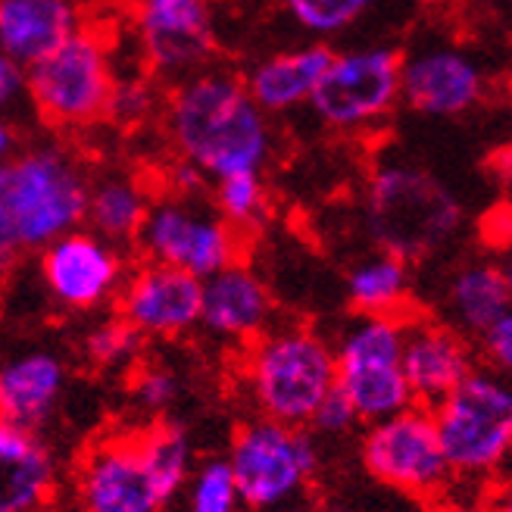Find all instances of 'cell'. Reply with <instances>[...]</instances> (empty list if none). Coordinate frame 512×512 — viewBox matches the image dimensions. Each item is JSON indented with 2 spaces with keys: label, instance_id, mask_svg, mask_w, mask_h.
<instances>
[{
  "label": "cell",
  "instance_id": "obj_1",
  "mask_svg": "<svg viewBox=\"0 0 512 512\" xmlns=\"http://www.w3.org/2000/svg\"><path fill=\"white\" fill-rule=\"evenodd\" d=\"M166 138L178 160L216 182L238 172H263L272 160V122L253 104L241 75L203 66L175 82L163 100Z\"/></svg>",
  "mask_w": 512,
  "mask_h": 512
},
{
  "label": "cell",
  "instance_id": "obj_2",
  "mask_svg": "<svg viewBox=\"0 0 512 512\" xmlns=\"http://www.w3.org/2000/svg\"><path fill=\"white\" fill-rule=\"evenodd\" d=\"M466 222L456 191L431 169L409 160L378 163L363 191V225L375 250L406 263L441 253Z\"/></svg>",
  "mask_w": 512,
  "mask_h": 512
},
{
  "label": "cell",
  "instance_id": "obj_3",
  "mask_svg": "<svg viewBox=\"0 0 512 512\" xmlns=\"http://www.w3.org/2000/svg\"><path fill=\"white\" fill-rule=\"evenodd\" d=\"M91 175L79 153L44 141L19 147L0 163V207L22 250H44L85 225Z\"/></svg>",
  "mask_w": 512,
  "mask_h": 512
},
{
  "label": "cell",
  "instance_id": "obj_4",
  "mask_svg": "<svg viewBox=\"0 0 512 512\" xmlns=\"http://www.w3.org/2000/svg\"><path fill=\"white\" fill-rule=\"evenodd\" d=\"M244 384L263 419L306 428L335 391V350L310 325H272L247 344Z\"/></svg>",
  "mask_w": 512,
  "mask_h": 512
},
{
  "label": "cell",
  "instance_id": "obj_5",
  "mask_svg": "<svg viewBox=\"0 0 512 512\" xmlns=\"http://www.w3.org/2000/svg\"><path fill=\"white\" fill-rule=\"evenodd\" d=\"M116 75L119 69L107 38L82 25L75 35L25 66V97L44 125L82 132L107 119Z\"/></svg>",
  "mask_w": 512,
  "mask_h": 512
},
{
  "label": "cell",
  "instance_id": "obj_6",
  "mask_svg": "<svg viewBox=\"0 0 512 512\" xmlns=\"http://www.w3.org/2000/svg\"><path fill=\"white\" fill-rule=\"evenodd\" d=\"M441 450L453 475L488 478L512 456V381L494 369H472L463 384L431 406Z\"/></svg>",
  "mask_w": 512,
  "mask_h": 512
},
{
  "label": "cell",
  "instance_id": "obj_7",
  "mask_svg": "<svg viewBox=\"0 0 512 512\" xmlns=\"http://www.w3.org/2000/svg\"><path fill=\"white\" fill-rule=\"evenodd\" d=\"M403 328L406 316H360L344 328L335 350V391L353 406L356 419L372 425L413 406L403 375Z\"/></svg>",
  "mask_w": 512,
  "mask_h": 512
},
{
  "label": "cell",
  "instance_id": "obj_8",
  "mask_svg": "<svg viewBox=\"0 0 512 512\" xmlns=\"http://www.w3.org/2000/svg\"><path fill=\"white\" fill-rule=\"evenodd\" d=\"M228 466L250 512L300 503L319 472V444L310 428L256 416L228 444Z\"/></svg>",
  "mask_w": 512,
  "mask_h": 512
},
{
  "label": "cell",
  "instance_id": "obj_9",
  "mask_svg": "<svg viewBox=\"0 0 512 512\" xmlns=\"http://www.w3.org/2000/svg\"><path fill=\"white\" fill-rule=\"evenodd\" d=\"M400 107V47L363 41L331 50V60L310 97V110L341 135L372 132Z\"/></svg>",
  "mask_w": 512,
  "mask_h": 512
},
{
  "label": "cell",
  "instance_id": "obj_10",
  "mask_svg": "<svg viewBox=\"0 0 512 512\" xmlns=\"http://www.w3.org/2000/svg\"><path fill=\"white\" fill-rule=\"evenodd\" d=\"M135 247L147 263L182 269L203 281L241 260L244 238L200 197L163 194L150 200Z\"/></svg>",
  "mask_w": 512,
  "mask_h": 512
},
{
  "label": "cell",
  "instance_id": "obj_11",
  "mask_svg": "<svg viewBox=\"0 0 512 512\" xmlns=\"http://www.w3.org/2000/svg\"><path fill=\"white\" fill-rule=\"evenodd\" d=\"M360 459L381 488L409 497L438 494L453 475L431 409L419 403L366 425L360 438Z\"/></svg>",
  "mask_w": 512,
  "mask_h": 512
},
{
  "label": "cell",
  "instance_id": "obj_12",
  "mask_svg": "<svg viewBox=\"0 0 512 512\" xmlns=\"http://www.w3.org/2000/svg\"><path fill=\"white\" fill-rule=\"evenodd\" d=\"M488 69L444 38H422L400 50V104L428 119H456L488 97Z\"/></svg>",
  "mask_w": 512,
  "mask_h": 512
},
{
  "label": "cell",
  "instance_id": "obj_13",
  "mask_svg": "<svg viewBox=\"0 0 512 512\" xmlns=\"http://www.w3.org/2000/svg\"><path fill=\"white\" fill-rule=\"evenodd\" d=\"M169 503L144 453L141 431L97 441L75 469L79 512H163Z\"/></svg>",
  "mask_w": 512,
  "mask_h": 512
},
{
  "label": "cell",
  "instance_id": "obj_14",
  "mask_svg": "<svg viewBox=\"0 0 512 512\" xmlns=\"http://www.w3.org/2000/svg\"><path fill=\"white\" fill-rule=\"evenodd\" d=\"M38 253L44 291L66 313H94L113 303L128 275L122 247L88 232L85 225Z\"/></svg>",
  "mask_w": 512,
  "mask_h": 512
},
{
  "label": "cell",
  "instance_id": "obj_15",
  "mask_svg": "<svg viewBox=\"0 0 512 512\" xmlns=\"http://www.w3.org/2000/svg\"><path fill=\"white\" fill-rule=\"evenodd\" d=\"M135 35L153 79L182 82L210 63L213 7L210 0H135Z\"/></svg>",
  "mask_w": 512,
  "mask_h": 512
},
{
  "label": "cell",
  "instance_id": "obj_16",
  "mask_svg": "<svg viewBox=\"0 0 512 512\" xmlns=\"http://www.w3.org/2000/svg\"><path fill=\"white\" fill-rule=\"evenodd\" d=\"M203 281L160 263H141L116 294V316L144 341H175L200 328Z\"/></svg>",
  "mask_w": 512,
  "mask_h": 512
},
{
  "label": "cell",
  "instance_id": "obj_17",
  "mask_svg": "<svg viewBox=\"0 0 512 512\" xmlns=\"http://www.w3.org/2000/svg\"><path fill=\"white\" fill-rule=\"evenodd\" d=\"M475 369V347L441 319H406L403 375L413 403L438 406Z\"/></svg>",
  "mask_w": 512,
  "mask_h": 512
},
{
  "label": "cell",
  "instance_id": "obj_18",
  "mask_svg": "<svg viewBox=\"0 0 512 512\" xmlns=\"http://www.w3.org/2000/svg\"><path fill=\"white\" fill-rule=\"evenodd\" d=\"M275 303L266 278L247 263H232L203 278L200 328L210 338L250 344L272 328Z\"/></svg>",
  "mask_w": 512,
  "mask_h": 512
},
{
  "label": "cell",
  "instance_id": "obj_19",
  "mask_svg": "<svg viewBox=\"0 0 512 512\" xmlns=\"http://www.w3.org/2000/svg\"><path fill=\"white\" fill-rule=\"evenodd\" d=\"M60 466L38 431L0 419V512H47Z\"/></svg>",
  "mask_w": 512,
  "mask_h": 512
},
{
  "label": "cell",
  "instance_id": "obj_20",
  "mask_svg": "<svg viewBox=\"0 0 512 512\" xmlns=\"http://www.w3.org/2000/svg\"><path fill=\"white\" fill-rule=\"evenodd\" d=\"M66 363L54 350H25L0 363V419L41 431L66 394Z\"/></svg>",
  "mask_w": 512,
  "mask_h": 512
},
{
  "label": "cell",
  "instance_id": "obj_21",
  "mask_svg": "<svg viewBox=\"0 0 512 512\" xmlns=\"http://www.w3.org/2000/svg\"><path fill=\"white\" fill-rule=\"evenodd\" d=\"M331 50H335L331 44L306 41L263 57L244 75L253 104L266 116H281L306 107L331 60Z\"/></svg>",
  "mask_w": 512,
  "mask_h": 512
},
{
  "label": "cell",
  "instance_id": "obj_22",
  "mask_svg": "<svg viewBox=\"0 0 512 512\" xmlns=\"http://www.w3.org/2000/svg\"><path fill=\"white\" fill-rule=\"evenodd\" d=\"M509 306H512V294L506 288L500 263L475 256V260L459 263L447 275L441 291V313H444L441 322L456 328L463 338L478 341Z\"/></svg>",
  "mask_w": 512,
  "mask_h": 512
},
{
  "label": "cell",
  "instance_id": "obj_23",
  "mask_svg": "<svg viewBox=\"0 0 512 512\" xmlns=\"http://www.w3.org/2000/svg\"><path fill=\"white\" fill-rule=\"evenodd\" d=\"M79 0H0V50L29 66L82 29Z\"/></svg>",
  "mask_w": 512,
  "mask_h": 512
},
{
  "label": "cell",
  "instance_id": "obj_24",
  "mask_svg": "<svg viewBox=\"0 0 512 512\" xmlns=\"http://www.w3.org/2000/svg\"><path fill=\"white\" fill-rule=\"evenodd\" d=\"M153 194L128 172H110L91 178L85 228L116 247L138 241V232L147 219Z\"/></svg>",
  "mask_w": 512,
  "mask_h": 512
},
{
  "label": "cell",
  "instance_id": "obj_25",
  "mask_svg": "<svg viewBox=\"0 0 512 512\" xmlns=\"http://www.w3.org/2000/svg\"><path fill=\"white\" fill-rule=\"evenodd\" d=\"M344 294L360 316H403V306L413 294V263L375 250L347 269Z\"/></svg>",
  "mask_w": 512,
  "mask_h": 512
},
{
  "label": "cell",
  "instance_id": "obj_26",
  "mask_svg": "<svg viewBox=\"0 0 512 512\" xmlns=\"http://www.w3.org/2000/svg\"><path fill=\"white\" fill-rule=\"evenodd\" d=\"M388 0H278L281 13L306 41L328 44L366 25Z\"/></svg>",
  "mask_w": 512,
  "mask_h": 512
},
{
  "label": "cell",
  "instance_id": "obj_27",
  "mask_svg": "<svg viewBox=\"0 0 512 512\" xmlns=\"http://www.w3.org/2000/svg\"><path fill=\"white\" fill-rule=\"evenodd\" d=\"M210 207L235 228L241 238L260 232L269 216V191L263 172H238L213 182V203Z\"/></svg>",
  "mask_w": 512,
  "mask_h": 512
},
{
  "label": "cell",
  "instance_id": "obj_28",
  "mask_svg": "<svg viewBox=\"0 0 512 512\" xmlns=\"http://www.w3.org/2000/svg\"><path fill=\"white\" fill-rule=\"evenodd\" d=\"M182 497H185V512H247L238 481L225 456L194 463L182 488Z\"/></svg>",
  "mask_w": 512,
  "mask_h": 512
},
{
  "label": "cell",
  "instance_id": "obj_29",
  "mask_svg": "<svg viewBox=\"0 0 512 512\" xmlns=\"http://www.w3.org/2000/svg\"><path fill=\"white\" fill-rule=\"evenodd\" d=\"M144 338L119 316L94 322L85 338H82V356L85 363L100 372H116V369H135L141 356Z\"/></svg>",
  "mask_w": 512,
  "mask_h": 512
},
{
  "label": "cell",
  "instance_id": "obj_30",
  "mask_svg": "<svg viewBox=\"0 0 512 512\" xmlns=\"http://www.w3.org/2000/svg\"><path fill=\"white\" fill-rule=\"evenodd\" d=\"M128 391H132V400L141 413L160 416L178 400V394H182V381H178L175 369L163 363H144V366H135L132 388Z\"/></svg>",
  "mask_w": 512,
  "mask_h": 512
},
{
  "label": "cell",
  "instance_id": "obj_31",
  "mask_svg": "<svg viewBox=\"0 0 512 512\" xmlns=\"http://www.w3.org/2000/svg\"><path fill=\"white\" fill-rule=\"evenodd\" d=\"M153 75H141V79H122L116 75V88L110 97L107 119L122 122V125H138L150 119V113L157 110V91H153Z\"/></svg>",
  "mask_w": 512,
  "mask_h": 512
},
{
  "label": "cell",
  "instance_id": "obj_32",
  "mask_svg": "<svg viewBox=\"0 0 512 512\" xmlns=\"http://www.w3.org/2000/svg\"><path fill=\"white\" fill-rule=\"evenodd\" d=\"M478 347L488 369L512 381V306L478 338Z\"/></svg>",
  "mask_w": 512,
  "mask_h": 512
},
{
  "label": "cell",
  "instance_id": "obj_33",
  "mask_svg": "<svg viewBox=\"0 0 512 512\" xmlns=\"http://www.w3.org/2000/svg\"><path fill=\"white\" fill-rule=\"evenodd\" d=\"M356 425H363V422L356 419L353 406L338 391H331L306 428H313V434H319V438H347Z\"/></svg>",
  "mask_w": 512,
  "mask_h": 512
},
{
  "label": "cell",
  "instance_id": "obj_34",
  "mask_svg": "<svg viewBox=\"0 0 512 512\" xmlns=\"http://www.w3.org/2000/svg\"><path fill=\"white\" fill-rule=\"evenodd\" d=\"M25 97V66L0 50V116H10Z\"/></svg>",
  "mask_w": 512,
  "mask_h": 512
},
{
  "label": "cell",
  "instance_id": "obj_35",
  "mask_svg": "<svg viewBox=\"0 0 512 512\" xmlns=\"http://www.w3.org/2000/svg\"><path fill=\"white\" fill-rule=\"evenodd\" d=\"M22 244L13 232V225L4 213V207H0V278H7L13 272V266L19 263V256H22Z\"/></svg>",
  "mask_w": 512,
  "mask_h": 512
},
{
  "label": "cell",
  "instance_id": "obj_36",
  "mask_svg": "<svg viewBox=\"0 0 512 512\" xmlns=\"http://www.w3.org/2000/svg\"><path fill=\"white\" fill-rule=\"evenodd\" d=\"M19 147H22V138H19L16 122L10 116H0V163H7Z\"/></svg>",
  "mask_w": 512,
  "mask_h": 512
},
{
  "label": "cell",
  "instance_id": "obj_37",
  "mask_svg": "<svg viewBox=\"0 0 512 512\" xmlns=\"http://www.w3.org/2000/svg\"><path fill=\"white\" fill-rule=\"evenodd\" d=\"M500 272H503V278H506V288H509V294H512V247L506 250V256L500 260Z\"/></svg>",
  "mask_w": 512,
  "mask_h": 512
},
{
  "label": "cell",
  "instance_id": "obj_38",
  "mask_svg": "<svg viewBox=\"0 0 512 512\" xmlns=\"http://www.w3.org/2000/svg\"><path fill=\"white\" fill-rule=\"evenodd\" d=\"M494 512H512V484H509V488L503 491V497L497 500Z\"/></svg>",
  "mask_w": 512,
  "mask_h": 512
},
{
  "label": "cell",
  "instance_id": "obj_39",
  "mask_svg": "<svg viewBox=\"0 0 512 512\" xmlns=\"http://www.w3.org/2000/svg\"><path fill=\"white\" fill-rule=\"evenodd\" d=\"M272 512H316V509L306 506V503H291V506H281V509H272Z\"/></svg>",
  "mask_w": 512,
  "mask_h": 512
},
{
  "label": "cell",
  "instance_id": "obj_40",
  "mask_svg": "<svg viewBox=\"0 0 512 512\" xmlns=\"http://www.w3.org/2000/svg\"><path fill=\"white\" fill-rule=\"evenodd\" d=\"M425 4H447V0H425Z\"/></svg>",
  "mask_w": 512,
  "mask_h": 512
}]
</instances>
